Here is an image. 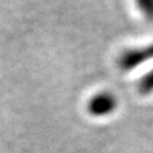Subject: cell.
<instances>
[{
	"label": "cell",
	"instance_id": "obj_1",
	"mask_svg": "<svg viewBox=\"0 0 153 153\" xmlns=\"http://www.w3.org/2000/svg\"><path fill=\"white\" fill-rule=\"evenodd\" d=\"M153 60V44L128 49L119 56L117 65L124 71H130Z\"/></svg>",
	"mask_w": 153,
	"mask_h": 153
},
{
	"label": "cell",
	"instance_id": "obj_2",
	"mask_svg": "<svg viewBox=\"0 0 153 153\" xmlns=\"http://www.w3.org/2000/svg\"><path fill=\"white\" fill-rule=\"evenodd\" d=\"M117 107V98L110 92H98L89 98L87 111L94 117H103L111 115Z\"/></svg>",
	"mask_w": 153,
	"mask_h": 153
},
{
	"label": "cell",
	"instance_id": "obj_3",
	"mask_svg": "<svg viewBox=\"0 0 153 153\" xmlns=\"http://www.w3.org/2000/svg\"><path fill=\"white\" fill-rule=\"evenodd\" d=\"M138 91L140 94H151L153 93V68L146 73L138 82Z\"/></svg>",
	"mask_w": 153,
	"mask_h": 153
},
{
	"label": "cell",
	"instance_id": "obj_4",
	"mask_svg": "<svg viewBox=\"0 0 153 153\" xmlns=\"http://www.w3.org/2000/svg\"><path fill=\"white\" fill-rule=\"evenodd\" d=\"M138 10L148 21H153V0H134Z\"/></svg>",
	"mask_w": 153,
	"mask_h": 153
}]
</instances>
